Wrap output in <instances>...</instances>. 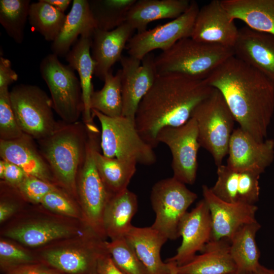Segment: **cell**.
I'll list each match as a JSON object with an SVG mask.
<instances>
[{
    "mask_svg": "<svg viewBox=\"0 0 274 274\" xmlns=\"http://www.w3.org/2000/svg\"><path fill=\"white\" fill-rule=\"evenodd\" d=\"M134 31L126 22L110 31L94 30L91 44V54L95 63L94 75L104 81L113 65L121 60Z\"/></svg>",
    "mask_w": 274,
    "mask_h": 274,
    "instance_id": "cell-20",
    "label": "cell"
},
{
    "mask_svg": "<svg viewBox=\"0 0 274 274\" xmlns=\"http://www.w3.org/2000/svg\"><path fill=\"white\" fill-rule=\"evenodd\" d=\"M155 57L150 53L142 60L129 56H122L120 60L122 66V116L135 120L139 104L157 75Z\"/></svg>",
    "mask_w": 274,
    "mask_h": 274,
    "instance_id": "cell-13",
    "label": "cell"
},
{
    "mask_svg": "<svg viewBox=\"0 0 274 274\" xmlns=\"http://www.w3.org/2000/svg\"><path fill=\"white\" fill-rule=\"evenodd\" d=\"M223 96L239 127L263 142L274 112V83L234 55L206 79Z\"/></svg>",
    "mask_w": 274,
    "mask_h": 274,
    "instance_id": "cell-1",
    "label": "cell"
},
{
    "mask_svg": "<svg viewBox=\"0 0 274 274\" xmlns=\"http://www.w3.org/2000/svg\"><path fill=\"white\" fill-rule=\"evenodd\" d=\"M10 274H53V273L36 267H25L12 271Z\"/></svg>",
    "mask_w": 274,
    "mask_h": 274,
    "instance_id": "cell-45",
    "label": "cell"
},
{
    "mask_svg": "<svg viewBox=\"0 0 274 274\" xmlns=\"http://www.w3.org/2000/svg\"><path fill=\"white\" fill-rule=\"evenodd\" d=\"M17 74L12 68L11 61L0 57V89L8 88L9 85L18 80Z\"/></svg>",
    "mask_w": 274,
    "mask_h": 274,
    "instance_id": "cell-43",
    "label": "cell"
},
{
    "mask_svg": "<svg viewBox=\"0 0 274 274\" xmlns=\"http://www.w3.org/2000/svg\"><path fill=\"white\" fill-rule=\"evenodd\" d=\"M197 198L183 183L172 177L157 182L152 187L150 200L155 214L151 226L168 239L179 238V224L188 208Z\"/></svg>",
    "mask_w": 274,
    "mask_h": 274,
    "instance_id": "cell-9",
    "label": "cell"
},
{
    "mask_svg": "<svg viewBox=\"0 0 274 274\" xmlns=\"http://www.w3.org/2000/svg\"><path fill=\"white\" fill-rule=\"evenodd\" d=\"M158 144L169 148L172 155L173 177L185 184H193L198 168L197 153L200 147L195 120L191 117L177 127H165L157 135Z\"/></svg>",
    "mask_w": 274,
    "mask_h": 274,
    "instance_id": "cell-11",
    "label": "cell"
},
{
    "mask_svg": "<svg viewBox=\"0 0 274 274\" xmlns=\"http://www.w3.org/2000/svg\"><path fill=\"white\" fill-rule=\"evenodd\" d=\"M92 36H81L65 56L68 65L79 76L83 102V121L85 125L94 123L90 108V98L94 91L92 79L95 66L91 54Z\"/></svg>",
    "mask_w": 274,
    "mask_h": 274,
    "instance_id": "cell-25",
    "label": "cell"
},
{
    "mask_svg": "<svg viewBox=\"0 0 274 274\" xmlns=\"http://www.w3.org/2000/svg\"><path fill=\"white\" fill-rule=\"evenodd\" d=\"M0 256L1 259L10 262H27L32 260L31 257L23 250L4 241L0 242Z\"/></svg>",
    "mask_w": 274,
    "mask_h": 274,
    "instance_id": "cell-41",
    "label": "cell"
},
{
    "mask_svg": "<svg viewBox=\"0 0 274 274\" xmlns=\"http://www.w3.org/2000/svg\"><path fill=\"white\" fill-rule=\"evenodd\" d=\"M65 226L52 222L23 225L7 231L5 235L30 247H37L69 235Z\"/></svg>",
    "mask_w": 274,
    "mask_h": 274,
    "instance_id": "cell-32",
    "label": "cell"
},
{
    "mask_svg": "<svg viewBox=\"0 0 274 274\" xmlns=\"http://www.w3.org/2000/svg\"><path fill=\"white\" fill-rule=\"evenodd\" d=\"M94 159L100 177L111 195L128 189L136 170V163L107 157L99 152V149L95 151Z\"/></svg>",
    "mask_w": 274,
    "mask_h": 274,
    "instance_id": "cell-30",
    "label": "cell"
},
{
    "mask_svg": "<svg viewBox=\"0 0 274 274\" xmlns=\"http://www.w3.org/2000/svg\"><path fill=\"white\" fill-rule=\"evenodd\" d=\"M12 107L22 132L37 141L52 134L55 121L51 98L39 87L21 84L10 91Z\"/></svg>",
    "mask_w": 274,
    "mask_h": 274,
    "instance_id": "cell-7",
    "label": "cell"
},
{
    "mask_svg": "<svg viewBox=\"0 0 274 274\" xmlns=\"http://www.w3.org/2000/svg\"><path fill=\"white\" fill-rule=\"evenodd\" d=\"M30 5L29 0L0 1V23L18 44H21L24 39V29Z\"/></svg>",
    "mask_w": 274,
    "mask_h": 274,
    "instance_id": "cell-36",
    "label": "cell"
},
{
    "mask_svg": "<svg viewBox=\"0 0 274 274\" xmlns=\"http://www.w3.org/2000/svg\"><path fill=\"white\" fill-rule=\"evenodd\" d=\"M88 140V129L84 123L62 121L52 134L38 141L54 178L72 193L77 189V176L86 155Z\"/></svg>",
    "mask_w": 274,
    "mask_h": 274,
    "instance_id": "cell-3",
    "label": "cell"
},
{
    "mask_svg": "<svg viewBox=\"0 0 274 274\" xmlns=\"http://www.w3.org/2000/svg\"><path fill=\"white\" fill-rule=\"evenodd\" d=\"M203 199L211 214L212 232L211 240H229L243 226L256 221L255 204L230 203L217 197L207 185L202 186Z\"/></svg>",
    "mask_w": 274,
    "mask_h": 274,
    "instance_id": "cell-15",
    "label": "cell"
},
{
    "mask_svg": "<svg viewBox=\"0 0 274 274\" xmlns=\"http://www.w3.org/2000/svg\"><path fill=\"white\" fill-rule=\"evenodd\" d=\"M86 127L88 131L87 150L78 172L77 188L88 221L94 228L104 231L103 214L111 195L106 188L95 162V152L100 147V132L95 123Z\"/></svg>",
    "mask_w": 274,
    "mask_h": 274,
    "instance_id": "cell-10",
    "label": "cell"
},
{
    "mask_svg": "<svg viewBox=\"0 0 274 274\" xmlns=\"http://www.w3.org/2000/svg\"><path fill=\"white\" fill-rule=\"evenodd\" d=\"M233 55L232 48L188 37L162 51L155 57V65L157 74L177 73L204 80Z\"/></svg>",
    "mask_w": 274,
    "mask_h": 274,
    "instance_id": "cell-4",
    "label": "cell"
},
{
    "mask_svg": "<svg viewBox=\"0 0 274 274\" xmlns=\"http://www.w3.org/2000/svg\"><path fill=\"white\" fill-rule=\"evenodd\" d=\"M213 90L204 80L177 73L157 74L136 111V130L146 143L156 147L159 131L186 123Z\"/></svg>",
    "mask_w": 274,
    "mask_h": 274,
    "instance_id": "cell-2",
    "label": "cell"
},
{
    "mask_svg": "<svg viewBox=\"0 0 274 274\" xmlns=\"http://www.w3.org/2000/svg\"><path fill=\"white\" fill-rule=\"evenodd\" d=\"M188 0H139L129 10L126 22L137 32H143L151 22L175 19L184 13L190 4Z\"/></svg>",
    "mask_w": 274,
    "mask_h": 274,
    "instance_id": "cell-27",
    "label": "cell"
},
{
    "mask_svg": "<svg viewBox=\"0 0 274 274\" xmlns=\"http://www.w3.org/2000/svg\"><path fill=\"white\" fill-rule=\"evenodd\" d=\"M230 241L227 238L211 240L200 254L187 263L175 265L177 274H236V266L230 252Z\"/></svg>",
    "mask_w": 274,
    "mask_h": 274,
    "instance_id": "cell-22",
    "label": "cell"
},
{
    "mask_svg": "<svg viewBox=\"0 0 274 274\" xmlns=\"http://www.w3.org/2000/svg\"><path fill=\"white\" fill-rule=\"evenodd\" d=\"M125 238L149 274H170L171 264L160 256L162 246L168 239L151 226H132Z\"/></svg>",
    "mask_w": 274,
    "mask_h": 274,
    "instance_id": "cell-23",
    "label": "cell"
},
{
    "mask_svg": "<svg viewBox=\"0 0 274 274\" xmlns=\"http://www.w3.org/2000/svg\"><path fill=\"white\" fill-rule=\"evenodd\" d=\"M17 188L22 195L34 203H41L46 194L57 189L53 183L29 175Z\"/></svg>",
    "mask_w": 274,
    "mask_h": 274,
    "instance_id": "cell-39",
    "label": "cell"
},
{
    "mask_svg": "<svg viewBox=\"0 0 274 274\" xmlns=\"http://www.w3.org/2000/svg\"><path fill=\"white\" fill-rule=\"evenodd\" d=\"M15 207L11 203L2 202L0 205V221L7 219L14 211Z\"/></svg>",
    "mask_w": 274,
    "mask_h": 274,
    "instance_id": "cell-46",
    "label": "cell"
},
{
    "mask_svg": "<svg viewBox=\"0 0 274 274\" xmlns=\"http://www.w3.org/2000/svg\"><path fill=\"white\" fill-rule=\"evenodd\" d=\"M199 9L196 1H191L188 9L178 17L133 35L126 46L129 56L142 60L154 50L165 51L181 39L191 37Z\"/></svg>",
    "mask_w": 274,
    "mask_h": 274,
    "instance_id": "cell-12",
    "label": "cell"
},
{
    "mask_svg": "<svg viewBox=\"0 0 274 274\" xmlns=\"http://www.w3.org/2000/svg\"><path fill=\"white\" fill-rule=\"evenodd\" d=\"M217 174V181L210 189L221 200L250 204H255L259 200L261 175L235 169L226 164L218 166Z\"/></svg>",
    "mask_w": 274,
    "mask_h": 274,
    "instance_id": "cell-19",
    "label": "cell"
},
{
    "mask_svg": "<svg viewBox=\"0 0 274 274\" xmlns=\"http://www.w3.org/2000/svg\"><path fill=\"white\" fill-rule=\"evenodd\" d=\"M91 113L101 125L100 146L104 156L145 165L156 162L154 148L141 138L135 120L109 117L94 109Z\"/></svg>",
    "mask_w": 274,
    "mask_h": 274,
    "instance_id": "cell-5",
    "label": "cell"
},
{
    "mask_svg": "<svg viewBox=\"0 0 274 274\" xmlns=\"http://www.w3.org/2000/svg\"><path fill=\"white\" fill-rule=\"evenodd\" d=\"M105 254L60 249L46 252L44 257L54 267L66 273H78L91 269L96 271L98 259Z\"/></svg>",
    "mask_w": 274,
    "mask_h": 274,
    "instance_id": "cell-34",
    "label": "cell"
},
{
    "mask_svg": "<svg viewBox=\"0 0 274 274\" xmlns=\"http://www.w3.org/2000/svg\"><path fill=\"white\" fill-rule=\"evenodd\" d=\"M66 18L64 13L44 0L30 4L28 18L29 24L48 41L53 42L56 39Z\"/></svg>",
    "mask_w": 274,
    "mask_h": 274,
    "instance_id": "cell-33",
    "label": "cell"
},
{
    "mask_svg": "<svg viewBox=\"0 0 274 274\" xmlns=\"http://www.w3.org/2000/svg\"><path fill=\"white\" fill-rule=\"evenodd\" d=\"M96 28L89 1L74 0L60 33L52 43L53 54L65 57L79 35L92 36Z\"/></svg>",
    "mask_w": 274,
    "mask_h": 274,
    "instance_id": "cell-24",
    "label": "cell"
},
{
    "mask_svg": "<svg viewBox=\"0 0 274 274\" xmlns=\"http://www.w3.org/2000/svg\"><path fill=\"white\" fill-rule=\"evenodd\" d=\"M175 264L171 263V273L170 274H177L174 269Z\"/></svg>",
    "mask_w": 274,
    "mask_h": 274,
    "instance_id": "cell-49",
    "label": "cell"
},
{
    "mask_svg": "<svg viewBox=\"0 0 274 274\" xmlns=\"http://www.w3.org/2000/svg\"><path fill=\"white\" fill-rule=\"evenodd\" d=\"M41 203L46 209L62 215L75 216V208L69 199L57 188L46 194Z\"/></svg>",
    "mask_w": 274,
    "mask_h": 274,
    "instance_id": "cell-40",
    "label": "cell"
},
{
    "mask_svg": "<svg viewBox=\"0 0 274 274\" xmlns=\"http://www.w3.org/2000/svg\"><path fill=\"white\" fill-rule=\"evenodd\" d=\"M191 117L196 122L200 147L212 155L217 166L222 164L228 154L235 120L221 93L214 88L196 107Z\"/></svg>",
    "mask_w": 274,
    "mask_h": 274,
    "instance_id": "cell-6",
    "label": "cell"
},
{
    "mask_svg": "<svg viewBox=\"0 0 274 274\" xmlns=\"http://www.w3.org/2000/svg\"><path fill=\"white\" fill-rule=\"evenodd\" d=\"M45 2L51 5L58 10L64 12L71 3V0H44Z\"/></svg>",
    "mask_w": 274,
    "mask_h": 274,
    "instance_id": "cell-47",
    "label": "cell"
},
{
    "mask_svg": "<svg viewBox=\"0 0 274 274\" xmlns=\"http://www.w3.org/2000/svg\"><path fill=\"white\" fill-rule=\"evenodd\" d=\"M34 140L24 133L15 140H0L1 158L19 166L28 175L52 183L54 177Z\"/></svg>",
    "mask_w": 274,
    "mask_h": 274,
    "instance_id": "cell-21",
    "label": "cell"
},
{
    "mask_svg": "<svg viewBox=\"0 0 274 274\" xmlns=\"http://www.w3.org/2000/svg\"><path fill=\"white\" fill-rule=\"evenodd\" d=\"M231 19L253 30L274 36V0H222Z\"/></svg>",
    "mask_w": 274,
    "mask_h": 274,
    "instance_id": "cell-26",
    "label": "cell"
},
{
    "mask_svg": "<svg viewBox=\"0 0 274 274\" xmlns=\"http://www.w3.org/2000/svg\"><path fill=\"white\" fill-rule=\"evenodd\" d=\"M94 274H97V273H94Z\"/></svg>",
    "mask_w": 274,
    "mask_h": 274,
    "instance_id": "cell-50",
    "label": "cell"
},
{
    "mask_svg": "<svg viewBox=\"0 0 274 274\" xmlns=\"http://www.w3.org/2000/svg\"><path fill=\"white\" fill-rule=\"evenodd\" d=\"M228 155L230 167L261 175L274 159V140L258 142L239 127L233 131Z\"/></svg>",
    "mask_w": 274,
    "mask_h": 274,
    "instance_id": "cell-16",
    "label": "cell"
},
{
    "mask_svg": "<svg viewBox=\"0 0 274 274\" xmlns=\"http://www.w3.org/2000/svg\"><path fill=\"white\" fill-rule=\"evenodd\" d=\"M90 9L97 29L110 31L126 22L136 0H90Z\"/></svg>",
    "mask_w": 274,
    "mask_h": 274,
    "instance_id": "cell-35",
    "label": "cell"
},
{
    "mask_svg": "<svg viewBox=\"0 0 274 274\" xmlns=\"http://www.w3.org/2000/svg\"><path fill=\"white\" fill-rule=\"evenodd\" d=\"M40 70L50 91L53 110L65 123L78 122L83 102L80 81L74 70L53 53L42 59Z\"/></svg>",
    "mask_w": 274,
    "mask_h": 274,
    "instance_id": "cell-8",
    "label": "cell"
},
{
    "mask_svg": "<svg viewBox=\"0 0 274 274\" xmlns=\"http://www.w3.org/2000/svg\"><path fill=\"white\" fill-rule=\"evenodd\" d=\"M23 134L12 107L8 88L0 89V140L11 141Z\"/></svg>",
    "mask_w": 274,
    "mask_h": 274,
    "instance_id": "cell-38",
    "label": "cell"
},
{
    "mask_svg": "<svg viewBox=\"0 0 274 274\" xmlns=\"http://www.w3.org/2000/svg\"><path fill=\"white\" fill-rule=\"evenodd\" d=\"M234 56L274 83V36L248 26L238 29L232 48Z\"/></svg>",
    "mask_w": 274,
    "mask_h": 274,
    "instance_id": "cell-18",
    "label": "cell"
},
{
    "mask_svg": "<svg viewBox=\"0 0 274 274\" xmlns=\"http://www.w3.org/2000/svg\"><path fill=\"white\" fill-rule=\"evenodd\" d=\"M261 228L255 221L241 227L230 240V252L236 266V274H250L260 264V252L256 235Z\"/></svg>",
    "mask_w": 274,
    "mask_h": 274,
    "instance_id": "cell-29",
    "label": "cell"
},
{
    "mask_svg": "<svg viewBox=\"0 0 274 274\" xmlns=\"http://www.w3.org/2000/svg\"><path fill=\"white\" fill-rule=\"evenodd\" d=\"M250 274H274V269L268 268L260 264L257 268Z\"/></svg>",
    "mask_w": 274,
    "mask_h": 274,
    "instance_id": "cell-48",
    "label": "cell"
},
{
    "mask_svg": "<svg viewBox=\"0 0 274 274\" xmlns=\"http://www.w3.org/2000/svg\"><path fill=\"white\" fill-rule=\"evenodd\" d=\"M96 272L97 274H125L115 264L109 252L98 259Z\"/></svg>",
    "mask_w": 274,
    "mask_h": 274,
    "instance_id": "cell-44",
    "label": "cell"
},
{
    "mask_svg": "<svg viewBox=\"0 0 274 274\" xmlns=\"http://www.w3.org/2000/svg\"><path fill=\"white\" fill-rule=\"evenodd\" d=\"M136 195L127 189L111 195L102 217L104 231L112 240L124 237L132 227L131 221L138 210Z\"/></svg>",
    "mask_w": 274,
    "mask_h": 274,
    "instance_id": "cell-28",
    "label": "cell"
},
{
    "mask_svg": "<svg viewBox=\"0 0 274 274\" xmlns=\"http://www.w3.org/2000/svg\"><path fill=\"white\" fill-rule=\"evenodd\" d=\"M106 248L115 264L125 274H149L125 237L106 243Z\"/></svg>",
    "mask_w": 274,
    "mask_h": 274,
    "instance_id": "cell-37",
    "label": "cell"
},
{
    "mask_svg": "<svg viewBox=\"0 0 274 274\" xmlns=\"http://www.w3.org/2000/svg\"><path fill=\"white\" fill-rule=\"evenodd\" d=\"M3 161L4 172L2 179L8 184L17 188L28 175L17 165L4 160Z\"/></svg>",
    "mask_w": 274,
    "mask_h": 274,
    "instance_id": "cell-42",
    "label": "cell"
},
{
    "mask_svg": "<svg viewBox=\"0 0 274 274\" xmlns=\"http://www.w3.org/2000/svg\"><path fill=\"white\" fill-rule=\"evenodd\" d=\"M102 88L93 92L90 108L111 117L122 116L123 101L121 90V70L115 75L111 71L105 79Z\"/></svg>",
    "mask_w": 274,
    "mask_h": 274,
    "instance_id": "cell-31",
    "label": "cell"
},
{
    "mask_svg": "<svg viewBox=\"0 0 274 274\" xmlns=\"http://www.w3.org/2000/svg\"><path fill=\"white\" fill-rule=\"evenodd\" d=\"M238 29L220 0H213L199 9L191 38L202 42L233 48Z\"/></svg>",
    "mask_w": 274,
    "mask_h": 274,
    "instance_id": "cell-17",
    "label": "cell"
},
{
    "mask_svg": "<svg viewBox=\"0 0 274 274\" xmlns=\"http://www.w3.org/2000/svg\"><path fill=\"white\" fill-rule=\"evenodd\" d=\"M179 230L182 238L181 244L177 253L167 259L165 262H174L181 266L191 260L197 252H201L211 239L212 219L209 207L203 199L184 215Z\"/></svg>",
    "mask_w": 274,
    "mask_h": 274,
    "instance_id": "cell-14",
    "label": "cell"
}]
</instances>
